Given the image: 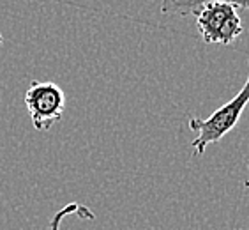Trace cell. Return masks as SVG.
Listing matches in <instances>:
<instances>
[{"label":"cell","mask_w":249,"mask_h":230,"mask_svg":"<svg viewBox=\"0 0 249 230\" xmlns=\"http://www.w3.org/2000/svg\"><path fill=\"white\" fill-rule=\"evenodd\" d=\"M248 105H249V75L246 83L242 85V89L237 92V96H233L228 103L219 106L212 115H209L207 119L191 117L189 119V130L196 133V138L191 142L195 156H201L207 151L209 145L217 144L221 138H225L226 134L239 124L240 117H242Z\"/></svg>","instance_id":"1"},{"label":"cell","mask_w":249,"mask_h":230,"mask_svg":"<svg viewBox=\"0 0 249 230\" xmlns=\"http://www.w3.org/2000/svg\"><path fill=\"white\" fill-rule=\"evenodd\" d=\"M196 29L207 44H231L244 32L239 9L228 2H207L195 11Z\"/></svg>","instance_id":"2"},{"label":"cell","mask_w":249,"mask_h":230,"mask_svg":"<svg viewBox=\"0 0 249 230\" xmlns=\"http://www.w3.org/2000/svg\"><path fill=\"white\" fill-rule=\"evenodd\" d=\"M25 106L34 128L37 131H46L62 119L66 94L53 82H32L25 92Z\"/></svg>","instance_id":"3"},{"label":"cell","mask_w":249,"mask_h":230,"mask_svg":"<svg viewBox=\"0 0 249 230\" xmlns=\"http://www.w3.org/2000/svg\"><path fill=\"white\" fill-rule=\"evenodd\" d=\"M207 2H214V0H161V13L178 16L195 15V11ZM219 2H228L237 9H249V0H219Z\"/></svg>","instance_id":"4"},{"label":"cell","mask_w":249,"mask_h":230,"mask_svg":"<svg viewBox=\"0 0 249 230\" xmlns=\"http://www.w3.org/2000/svg\"><path fill=\"white\" fill-rule=\"evenodd\" d=\"M71 214L82 216L83 220H94V218H96V214H94L87 206H82V204H78V202H71V204L64 206L62 209H58V211L52 216V220H50V223H48V230H62L64 220Z\"/></svg>","instance_id":"5"},{"label":"cell","mask_w":249,"mask_h":230,"mask_svg":"<svg viewBox=\"0 0 249 230\" xmlns=\"http://www.w3.org/2000/svg\"><path fill=\"white\" fill-rule=\"evenodd\" d=\"M4 43V36H2V32H0V44Z\"/></svg>","instance_id":"6"},{"label":"cell","mask_w":249,"mask_h":230,"mask_svg":"<svg viewBox=\"0 0 249 230\" xmlns=\"http://www.w3.org/2000/svg\"><path fill=\"white\" fill-rule=\"evenodd\" d=\"M246 188H248V192H249V179L246 181Z\"/></svg>","instance_id":"7"}]
</instances>
